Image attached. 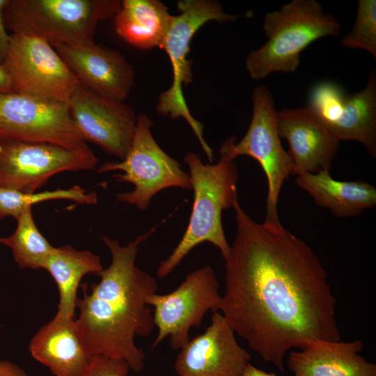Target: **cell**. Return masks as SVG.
<instances>
[{"label": "cell", "instance_id": "12", "mask_svg": "<svg viewBox=\"0 0 376 376\" xmlns=\"http://www.w3.org/2000/svg\"><path fill=\"white\" fill-rule=\"evenodd\" d=\"M0 139L49 143L71 149L88 147L68 104L15 92L0 93Z\"/></svg>", "mask_w": 376, "mask_h": 376}, {"label": "cell", "instance_id": "4", "mask_svg": "<svg viewBox=\"0 0 376 376\" xmlns=\"http://www.w3.org/2000/svg\"><path fill=\"white\" fill-rule=\"evenodd\" d=\"M341 28L315 0H292L267 13L263 29L267 40L246 58L250 77L258 80L274 72H295L305 49L318 39L337 36Z\"/></svg>", "mask_w": 376, "mask_h": 376}, {"label": "cell", "instance_id": "7", "mask_svg": "<svg viewBox=\"0 0 376 376\" xmlns=\"http://www.w3.org/2000/svg\"><path fill=\"white\" fill-rule=\"evenodd\" d=\"M253 115L249 127L238 142L231 136L223 142L220 155L235 159L241 155L256 159L267 178L266 217L263 222L272 227L282 226L278 204L284 182L291 175L292 163L283 148L276 127V113L274 97L265 86H258L252 94Z\"/></svg>", "mask_w": 376, "mask_h": 376}, {"label": "cell", "instance_id": "27", "mask_svg": "<svg viewBox=\"0 0 376 376\" xmlns=\"http://www.w3.org/2000/svg\"><path fill=\"white\" fill-rule=\"evenodd\" d=\"M7 0H0V64L5 59L10 43V35L7 33L3 19V8Z\"/></svg>", "mask_w": 376, "mask_h": 376}, {"label": "cell", "instance_id": "8", "mask_svg": "<svg viewBox=\"0 0 376 376\" xmlns=\"http://www.w3.org/2000/svg\"><path fill=\"white\" fill-rule=\"evenodd\" d=\"M152 126V121L147 115L138 116L133 141L125 157L120 162H105L97 171H122L113 178L117 182L131 183L134 188L130 192L117 194V201L140 210H147L152 198L163 189H192L189 174L157 144Z\"/></svg>", "mask_w": 376, "mask_h": 376}, {"label": "cell", "instance_id": "30", "mask_svg": "<svg viewBox=\"0 0 376 376\" xmlns=\"http://www.w3.org/2000/svg\"><path fill=\"white\" fill-rule=\"evenodd\" d=\"M240 376H276L274 373H268L258 369L249 363Z\"/></svg>", "mask_w": 376, "mask_h": 376}, {"label": "cell", "instance_id": "10", "mask_svg": "<svg viewBox=\"0 0 376 376\" xmlns=\"http://www.w3.org/2000/svg\"><path fill=\"white\" fill-rule=\"evenodd\" d=\"M147 304L153 307L157 329L151 350L169 337L171 348L178 350L189 340L191 329L200 327L208 311L220 312L222 295L214 269L205 265L188 274L172 292L150 295Z\"/></svg>", "mask_w": 376, "mask_h": 376}, {"label": "cell", "instance_id": "6", "mask_svg": "<svg viewBox=\"0 0 376 376\" xmlns=\"http://www.w3.org/2000/svg\"><path fill=\"white\" fill-rule=\"evenodd\" d=\"M179 12L173 15L171 24L161 49L171 61L173 81L171 86L160 93L157 111L172 119L183 118L197 138L209 161L212 162V148L203 136V125L191 115L183 95V87L192 81L191 61L187 58L190 42L196 31L210 21L228 22L240 15L226 13L221 4L213 0H182L177 4Z\"/></svg>", "mask_w": 376, "mask_h": 376}, {"label": "cell", "instance_id": "16", "mask_svg": "<svg viewBox=\"0 0 376 376\" xmlns=\"http://www.w3.org/2000/svg\"><path fill=\"white\" fill-rule=\"evenodd\" d=\"M251 359L221 312L205 331L180 349L174 368L179 376H240Z\"/></svg>", "mask_w": 376, "mask_h": 376}, {"label": "cell", "instance_id": "14", "mask_svg": "<svg viewBox=\"0 0 376 376\" xmlns=\"http://www.w3.org/2000/svg\"><path fill=\"white\" fill-rule=\"evenodd\" d=\"M70 114L85 141L123 160L130 150L137 116L123 102L99 96L79 86L69 102Z\"/></svg>", "mask_w": 376, "mask_h": 376}, {"label": "cell", "instance_id": "3", "mask_svg": "<svg viewBox=\"0 0 376 376\" xmlns=\"http://www.w3.org/2000/svg\"><path fill=\"white\" fill-rule=\"evenodd\" d=\"M184 162L194 191L191 212L181 240L157 267L156 274L160 279L172 273L193 249L203 242L217 247L224 260L230 251L221 217L223 211L233 207L237 199L238 169L234 160L220 155L217 164H205L200 155L189 152Z\"/></svg>", "mask_w": 376, "mask_h": 376}, {"label": "cell", "instance_id": "29", "mask_svg": "<svg viewBox=\"0 0 376 376\" xmlns=\"http://www.w3.org/2000/svg\"><path fill=\"white\" fill-rule=\"evenodd\" d=\"M10 92H13L10 79L2 65L0 64V93Z\"/></svg>", "mask_w": 376, "mask_h": 376}, {"label": "cell", "instance_id": "24", "mask_svg": "<svg viewBox=\"0 0 376 376\" xmlns=\"http://www.w3.org/2000/svg\"><path fill=\"white\" fill-rule=\"evenodd\" d=\"M51 200H70L79 204L95 205L97 203V196L95 191L88 192L86 189L78 185L68 189L34 193L0 188V219L6 217H13L16 219L27 207Z\"/></svg>", "mask_w": 376, "mask_h": 376}, {"label": "cell", "instance_id": "2", "mask_svg": "<svg viewBox=\"0 0 376 376\" xmlns=\"http://www.w3.org/2000/svg\"><path fill=\"white\" fill-rule=\"evenodd\" d=\"M136 237L126 246L116 239L101 235L111 255L110 265L97 275L90 288L80 285L75 323L91 357L102 356L125 361L136 373L145 367L146 356L135 338L149 336L155 328L148 297L157 292L155 277L135 263L140 244L150 234Z\"/></svg>", "mask_w": 376, "mask_h": 376}, {"label": "cell", "instance_id": "17", "mask_svg": "<svg viewBox=\"0 0 376 376\" xmlns=\"http://www.w3.org/2000/svg\"><path fill=\"white\" fill-rule=\"evenodd\" d=\"M276 127L289 146L291 175L330 171L339 141L307 106L277 111Z\"/></svg>", "mask_w": 376, "mask_h": 376}, {"label": "cell", "instance_id": "5", "mask_svg": "<svg viewBox=\"0 0 376 376\" xmlns=\"http://www.w3.org/2000/svg\"><path fill=\"white\" fill-rule=\"evenodd\" d=\"M118 0H7L6 29L45 40L53 47L94 40L99 22L118 12Z\"/></svg>", "mask_w": 376, "mask_h": 376}, {"label": "cell", "instance_id": "1", "mask_svg": "<svg viewBox=\"0 0 376 376\" xmlns=\"http://www.w3.org/2000/svg\"><path fill=\"white\" fill-rule=\"evenodd\" d=\"M225 260L221 314L250 348L283 371L285 354L340 340L327 272L310 246L283 226L252 219L238 200Z\"/></svg>", "mask_w": 376, "mask_h": 376}, {"label": "cell", "instance_id": "26", "mask_svg": "<svg viewBox=\"0 0 376 376\" xmlns=\"http://www.w3.org/2000/svg\"><path fill=\"white\" fill-rule=\"evenodd\" d=\"M130 368L124 361L102 356L92 357L83 376H128Z\"/></svg>", "mask_w": 376, "mask_h": 376}, {"label": "cell", "instance_id": "23", "mask_svg": "<svg viewBox=\"0 0 376 376\" xmlns=\"http://www.w3.org/2000/svg\"><path fill=\"white\" fill-rule=\"evenodd\" d=\"M16 220L17 227L6 237V244L10 248L15 262L22 269H44L54 247L36 225L31 207L24 210Z\"/></svg>", "mask_w": 376, "mask_h": 376}, {"label": "cell", "instance_id": "15", "mask_svg": "<svg viewBox=\"0 0 376 376\" xmlns=\"http://www.w3.org/2000/svg\"><path fill=\"white\" fill-rule=\"evenodd\" d=\"M80 86L102 97L123 102L134 84L132 65L119 52L94 40L54 47Z\"/></svg>", "mask_w": 376, "mask_h": 376}, {"label": "cell", "instance_id": "13", "mask_svg": "<svg viewBox=\"0 0 376 376\" xmlns=\"http://www.w3.org/2000/svg\"><path fill=\"white\" fill-rule=\"evenodd\" d=\"M340 141H356L376 157V75L368 76L366 87L347 94L331 81H322L311 90L306 105Z\"/></svg>", "mask_w": 376, "mask_h": 376}, {"label": "cell", "instance_id": "22", "mask_svg": "<svg viewBox=\"0 0 376 376\" xmlns=\"http://www.w3.org/2000/svg\"><path fill=\"white\" fill-rule=\"evenodd\" d=\"M44 269L57 285L59 299L56 313L75 318L79 298L77 291L82 278L88 274L97 275L103 267L98 256L67 244L54 247Z\"/></svg>", "mask_w": 376, "mask_h": 376}, {"label": "cell", "instance_id": "25", "mask_svg": "<svg viewBox=\"0 0 376 376\" xmlns=\"http://www.w3.org/2000/svg\"><path fill=\"white\" fill-rule=\"evenodd\" d=\"M349 49H361L376 58V1L359 0L352 30L340 41Z\"/></svg>", "mask_w": 376, "mask_h": 376}, {"label": "cell", "instance_id": "19", "mask_svg": "<svg viewBox=\"0 0 376 376\" xmlns=\"http://www.w3.org/2000/svg\"><path fill=\"white\" fill-rule=\"evenodd\" d=\"M363 342L318 341L289 352L288 366L295 376H376L375 363L359 353Z\"/></svg>", "mask_w": 376, "mask_h": 376}, {"label": "cell", "instance_id": "11", "mask_svg": "<svg viewBox=\"0 0 376 376\" xmlns=\"http://www.w3.org/2000/svg\"><path fill=\"white\" fill-rule=\"evenodd\" d=\"M97 162L89 147L0 139V188L34 193L58 173L95 170Z\"/></svg>", "mask_w": 376, "mask_h": 376}, {"label": "cell", "instance_id": "9", "mask_svg": "<svg viewBox=\"0 0 376 376\" xmlns=\"http://www.w3.org/2000/svg\"><path fill=\"white\" fill-rule=\"evenodd\" d=\"M1 65L10 79L13 92L17 93L69 104L80 86L54 47L31 35L10 34Z\"/></svg>", "mask_w": 376, "mask_h": 376}, {"label": "cell", "instance_id": "28", "mask_svg": "<svg viewBox=\"0 0 376 376\" xmlns=\"http://www.w3.org/2000/svg\"><path fill=\"white\" fill-rule=\"evenodd\" d=\"M0 376H30L17 364L5 360H0Z\"/></svg>", "mask_w": 376, "mask_h": 376}, {"label": "cell", "instance_id": "31", "mask_svg": "<svg viewBox=\"0 0 376 376\" xmlns=\"http://www.w3.org/2000/svg\"><path fill=\"white\" fill-rule=\"evenodd\" d=\"M0 244L6 245V237H0Z\"/></svg>", "mask_w": 376, "mask_h": 376}, {"label": "cell", "instance_id": "20", "mask_svg": "<svg viewBox=\"0 0 376 376\" xmlns=\"http://www.w3.org/2000/svg\"><path fill=\"white\" fill-rule=\"evenodd\" d=\"M296 185L306 191L316 205L329 209L338 217H356L376 204V188L364 181H340L329 171L304 173Z\"/></svg>", "mask_w": 376, "mask_h": 376}, {"label": "cell", "instance_id": "18", "mask_svg": "<svg viewBox=\"0 0 376 376\" xmlns=\"http://www.w3.org/2000/svg\"><path fill=\"white\" fill-rule=\"evenodd\" d=\"M32 357L54 376H83L92 357L79 334L75 318L56 313L31 338Z\"/></svg>", "mask_w": 376, "mask_h": 376}, {"label": "cell", "instance_id": "21", "mask_svg": "<svg viewBox=\"0 0 376 376\" xmlns=\"http://www.w3.org/2000/svg\"><path fill=\"white\" fill-rule=\"evenodd\" d=\"M114 17L118 36L141 49L162 48L173 19L158 0H123Z\"/></svg>", "mask_w": 376, "mask_h": 376}]
</instances>
